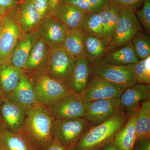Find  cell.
I'll list each match as a JSON object with an SVG mask.
<instances>
[{"label":"cell","instance_id":"obj_41","mask_svg":"<svg viewBox=\"0 0 150 150\" xmlns=\"http://www.w3.org/2000/svg\"><path fill=\"white\" fill-rule=\"evenodd\" d=\"M4 98V96H3L2 94L1 93V92L0 91V107H1V104Z\"/></svg>","mask_w":150,"mask_h":150},{"label":"cell","instance_id":"obj_16","mask_svg":"<svg viewBox=\"0 0 150 150\" xmlns=\"http://www.w3.org/2000/svg\"><path fill=\"white\" fill-rule=\"evenodd\" d=\"M5 97L26 109L37 103L32 81L27 73L23 71L16 88Z\"/></svg>","mask_w":150,"mask_h":150},{"label":"cell","instance_id":"obj_2","mask_svg":"<svg viewBox=\"0 0 150 150\" xmlns=\"http://www.w3.org/2000/svg\"><path fill=\"white\" fill-rule=\"evenodd\" d=\"M128 118L129 116L120 109L112 118L91 127L74 150H97L112 142Z\"/></svg>","mask_w":150,"mask_h":150},{"label":"cell","instance_id":"obj_28","mask_svg":"<svg viewBox=\"0 0 150 150\" xmlns=\"http://www.w3.org/2000/svg\"><path fill=\"white\" fill-rule=\"evenodd\" d=\"M135 132L136 140L150 138V100L143 102L137 110Z\"/></svg>","mask_w":150,"mask_h":150},{"label":"cell","instance_id":"obj_25","mask_svg":"<svg viewBox=\"0 0 150 150\" xmlns=\"http://www.w3.org/2000/svg\"><path fill=\"white\" fill-rule=\"evenodd\" d=\"M121 9L111 3L100 11L103 32V40L108 46L120 17Z\"/></svg>","mask_w":150,"mask_h":150},{"label":"cell","instance_id":"obj_12","mask_svg":"<svg viewBox=\"0 0 150 150\" xmlns=\"http://www.w3.org/2000/svg\"><path fill=\"white\" fill-rule=\"evenodd\" d=\"M40 37L51 50L63 47L68 29L55 16L43 19L38 29Z\"/></svg>","mask_w":150,"mask_h":150},{"label":"cell","instance_id":"obj_5","mask_svg":"<svg viewBox=\"0 0 150 150\" xmlns=\"http://www.w3.org/2000/svg\"><path fill=\"white\" fill-rule=\"evenodd\" d=\"M144 31L135 13L127 9H121L119 20L110 43L108 51L131 43L137 33Z\"/></svg>","mask_w":150,"mask_h":150},{"label":"cell","instance_id":"obj_18","mask_svg":"<svg viewBox=\"0 0 150 150\" xmlns=\"http://www.w3.org/2000/svg\"><path fill=\"white\" fill-rule=\"evenodd\" d=\"M93 74L91 62L87 58L77 59L68 87L73 93L80 94L85 89Z\"/></svg>","mask_w":150,"mask_h":150},{"label":"cell","instance_id":"obj_26","mask_svg":"<svg viewBox=\"0 0 150 150\" xmlns=\"http://www.w3.org/2000/svg\"><path fill=\"white\" fill-rule=\"evenodd\" d=\"M84 31L81 26L68 30L63 47L74 59L86 57L84 51L83 39Z\"/></svg>","mask_w":150,"mask_h":150},{"label":"cell","instance_id":"obj_13","mask_svg":"<svg viewBox=\"0 0 150 150\" xmlns=\"http://www.w3.org/2000/svg\"><path fill=\"white\" fill-rule=\"evenodd\" d=\"M26 109L4 97L0 107V124L14 132L21 131L25 120Z\"/></svg>","mask_w":150,"mask_h":150},{"label":"cell","instance_id":"obj_21","mask_svg":"<svg viewBox=\"0 0 150 150\" xmlns=\"http://www.w3.org/2000/svg\"><path fill=\"white\" fill-rule=\"evenodd\" d=\"M137 110L127 119L126 123L115 135L112 142L117 150H133L136 140L135 123Z\"/></svg>","mask_w":150,"mask_h":150},{"label":"cell","instance_id":"obj_15","mask_svg":"<svg viewBox=\"0 0 150 150\" xmlns=\"http://www.w3.org/2000/svg\"><path fill=\"white\" fill-rule=\"evenodd\" d=\"M119 99L120 109L129 117L143 102L150 100V85L137 83L126 88Z\"/></svg>","mask_w":150,"mask_h":150},{"label":"cell","instance_id":"obj_7","mask_svg":"<svg viewBox=\"0 0 150 150\" xmlns=\"http://www.w3.org/2000/svg\"><path fill=\"white\" fill-rule=\"evenodd\" d=\"M76 60L63 47L50 50L44 71L51 77L68 87Z\"/></svg>","mask_w":150,"mask_h":150},{"label":"cell","instance_id":"obj_11","mask_svg":"<svg viewBox=\"0 0 150 150\" xmlns=\"http://www.w3.org/2000/svg\"><path fill=\"white\" fill-rule=\"evenodd\" d=\"M85 118L94 127L112 118L120 109L119 98L101 99L85 103Z\"/></svg>","mask_w":150,"mask_h":150},{"label":"cell","instance_id":"obj_6","mask_svg":"<svg viewBox=\"0 0 150 150\" xmlns=\"http://www.w3.org/2000/svg\"><path fill=\"white\" fill-rule=\"evenodd\" d=\"M91 64L94 74L116 85L127 88L137 83L134 64L116 66L106 64L101 60Z\"/></svg>","mask_w":150,"mask_h":150},{"label":"cell","instance_id":"obj_29","mask_svg":"<svg viewBox=\"0 0 150 150\" xmlns=\"http://www.w3.org/2000/svg\"><path fill=\"white\" fill-rule=\"evenodd\" d=\"M100 11L86 13L82 22L81 26L85 33L96 35L103 40V28Z\"/></svg>","mask_w":150,"mask_h":150},{"label":"cell","instance_id":"obj_40","mask_svg":"<svg viewBox=\"0 0 150 150\" xmlns=\"http://www.w3.org/2000/svg\"><path fill=\"white\" fill-rule=\"evenodd\" d=\"M97 150H117L113 142H111L103 146Z\"/></svg>","mask_w":150,"mask_h":150},{"label":"cell","instance_id":"obj_38","mask_svg":"<svg viewBox=\"0 0 150 150\" xmlns=\"http://www.w3.org/2000/svg\"><path fill=\"white\" fill-rule=\"evenodd\" d=\"M62 0H49V9L48 17L54 16L56 11Z\"/></svg>","mask_w":150,"mask_h":150},{"label":"cell","instance_id":"obj_30","mask_svg":"<svg viewBox=\"0 0 150 150\" xmlns=\"http://www.w3.org/2000/svg\"><path fill=\"white\" fill-rule=\"evenodd\" d=\"M139 60L150 56V36L144 31L137 33L131 42Z\"/></svg>","mask_w":150,"mask_h":150},{"label":"cell","instance_id":"obj_37","mask_svg":"<svg viewBox=\"0 0 150 150\" xmlns=\"http://www.w3.org/2000/svg\"><path fill=\"white\" fill-rule=\"evenodd\" d=\"M134 149L150 150V138H141L136 140Z\"/></svg>","mask_w":150,"mask_h":150},{"label":"cell","instance_id":"obj_31","mask_svg":"<svg viewBox=\"0 0 150 150\" xmlns=\"http://www.w3.org/2000/svg\"><path fill=\"white\" fill-rule=\"evenodd\" d=\"M62 2L76 6L87 13L99 11L111 4L110 0H62Z\"/></svg>","mask_w":150,"mask_h":150},{"label":"cell","instance_id":"obj_43","mask_svg":"<svg viewBox=\"0 0 150 150\" xmlns=\"http://www.w3.org/2000/svg\"><path fill=\"white\" fill-rule=\"evenodd\" d=\"M133 150H134V149H133Z\"/></svg>","mask_w":150,"mask_h":150},{"label":"cell","instance_id":"obj_33","mask_svg":"<svg viewBox=\"0 0 150 150\" xmlns=\"http://www.w3.org/2000/svg\"><path fill=\"white\" fill-rule=\"evenodd\" d=\"M134 13L144 31L150 35V0H145L142 9Z\"/></svg>","mask_w":150,"mask_h":150},{"label":"cell","instance_id":"obj_35","mask_svg":"<svg viewBox=\"0 0 150 150\" xmlns=\"http://www.w3.org/2000/svg\"><path fill=\"white\" fill-rule=\"evenodd\" d=\"M33 3L42 20L48 17L49 0H33Z\"/></svg>","mask_w":150,"mask_h":150},{"label":"cell","instance_id":"obj_24","mask_svg":"<svg viewBox=\"0 0 150 150\" xmlns=\"http://www.w3.org/2000/svg\"><path fill=\"white\" fill-rule=\"evenodd\" d=\"M22 71L14 67L10 61L0 64V91L4 97L16 88Z\"/></svg>","mask_w":150,"mask_h":150},{"label":"cell","instance_id":"obj_22","mask_svg":"<svg viewBox=\"0 0 150 150\" xmlns=\"http://www.w3.org/2000/svg\"><path fill=\"white\" fill-rule=\"evenodd\" d=\"M86 13L76 6L62 2L54 16L70 30L81 26L83 19Z\"/></svg>","mask_w":150,"mask_h":150},{"label":"cell","instance_id":"obj_17","mask_svg":"<svg viewBox=\"0 0 150 150\" xmlns=\"http://www.w3.org/2000/svg\"><path fill=\"white\" fill-rule=\"evenodd\" d=\"M39 36L38 29L22 34L10 59L14 67L23 71L30 52Z\"/></svg>","mask_w":150,"mask_h":150},{"label":"cell","instance_id":"obj_9","mask_svg":"<svg viewBox=\"0 0 150 150\" xmlns=\"http://www.w3.org/2000/svg\"><path fill=\"white\" fill-rule=\"evenodd\" d=\"M126 89L93 74L85 89L80 95L85 103L98 100L119 98Z\"/></svg>","mask_w":150,"mask_h":150},{"label":"cell","instance_id":"obj_4","mask_svg":"<svg viewBox=\"0 0 150 150\" xmlns=\"http://www.w3.org/2000/svg\"><path fill=\"white\" fill-rule=\"evenodd\" d=\"M91 127L85 118L54 119L52 133L54 139L61 144L70 150H74Z\"/></svg>","mask_w":150,"mask_h":150},{"label":"cell","instance_id":"obj_8","mask_svg":"<svg viewBox=\"0 0 150 150\" xmlns=\"http://www.w3.org/2000/svg\"><path fill=\"white\" fill-rule=\"evenodd\" d=\"M23 33L12 13L0 18V64L10 61L15 47Z\"/></svg>","mask_w":150,"mask_h":150},{"label":"cell","instance_id":"obj_1","mask_svg":"<svg viewBox=\"0 0 150 150\" xmlns=\"http://www.w3.org/2000/svg\"><path fill=\"white\" fill-rule=\"evenodd\" d=\"M54 118L47 106L36 103L26 110L23 126L20 132L37 150H45L54 138L52 125Z\"/></svg>","mask_w":150,"mask_h":150},{"label":"cell","instance_id":"obj_42","mask_svg":"<svg viewBox=\"0 0 150 150\" xmlns=\"http://www.w3.org/2000/svg\"><path fill=\"white\" fill-rule=\"evenodd\" d=\"M1 18V16H0V18Z\"/></svg>","mask_w":150,"mask_h":150},{"label":"cell","instance_id":"obj_19","mask_svg":"<svg viewBox=\"0 0 150 150\" xmlns=\"http://www.w3.org/2000/svg\"><path fill=\"white\" fill-rule=\"evenodd\" d=\"M50 51L43 38L39 36L30 52L23 71L28 74L44 71Z\"/></svg>","mask_w":150,"mask_h":150},{"label":"cell","instance_id":"obj_32","mask_svg":"<svg viewBox=\"0 0 150 150\" xmlns=\"http://www.w3.org/2000/svg\"><path fill=\"white\" fill-rule=\"evenodd\" d=\"M137 83L150 85V56L134 64Z\"/></svg>","mask_w":150,"mask_h":150},{"label":"cell","instance_id":"obj_23","mask_svg":"<svg viewBox=\"0 0 150 150\" xmlns=\"http://www.w3.org/2000/svg\"><path fill=\"white\" fill-rule=\"evenodd\" d=\"M101 60L106 64L116 66L135 64L139 61L131 43L108 51Z\"/></svg>","mask_w":150,"mask_h":150},{"label":"cell","instance_id":"obj_27","mask_svg":"<svg viewBox=\"0 0 150 150\" xmlns=\"http://www.w3.org/2000/svg\"><path fill=\"white\" fill-rule=\"evenodd\" d=\"M83 47L86 58L91 63L101 60L108 51V46L104 40L96 35L85 32Z\"/></svg>","mask_w":150,"mask_h":150},{"label":"cell","instance_id":"obj_14","mask_svg":"<svg viewBox=\"0 0 150 150\" xmlns=\"http://www.w3.org/2000/svg\"><path fill=\"white\" fill-rule=\"evenodd\" d=\"M12 13L23 33L36 30L43 20L34 7L33 0H20Z\"/></svg>","mask_w":150,"mask_h":150},{"label":"cell","instance_id":"obj_34","mask_svg":"<svg viewBox=\"0 0 150 150\" xmlns=\"http://www.w3.org/2000/svg\"><path fill=\"white\" fill-rule=\"evenodd\" d=\"M145 0H110L111 3L121 9L130 10L135 12L144 4Z\"/></svg>","mask_w":150,"mask_h":150},{"label":"cell","instance_id":"obj_36","mask_svg":"<svg viewBox=\"0 0 150 150\" xmlns=\"http://www.w3.org/2000/svg\"><path fill=\"white\" fill-rule=\"evenodd\" d=\"M18 3L16 0H0V16L12 13Z\"/></svg>","mask_w":150,"mask_h":150},{"label":"cell","instance_id":"obj_39","mask_svg":"<svg viewBox=\"0 0 150 150\" xmlns=\"http://www.w3.org/2000/svg\"><path fill=\"white\" fill-rule=\"evenodd\" d=\"M45 150H70L69 149L63 146L60 144V142L54 139V141L51 144L46 148Z\"/></svg>","mask_w":150,"mask_h":150},{"label":"cell","instance_id":"obj_3","mask_svg":"<svg viewBox=\"0 0 150 150\" xmlns=\"http://www.w3.org/2000/svg\"><path fill=\"white\" fill-rule=\"evenodd\" d=\"M28 75L32 82L36 102L44 106L51 105L72 93L67 86L51 77L44 71Z\"/></svg>","mask_w":150,"mask_h":150},{"label":"cell","instance_id":"obj_20","mask_svg":"<svg viewBox=\"0 0 150 150\" xmlns=\"http://www.w3.org/2000/svg\"><path fill=\"white\" fill-rule=\"evenodd\" d=\"M0 150H37L21 132H14L0 124Z\"/></svg>","mask_w":150,"mask_h":150},{"label":"cell","instance_id":"obj_10","mask_svg":"<svg viewBox=\"0 0 150 150\" xmlns=\"http://www.w3.org/2000/svg\"><path fill=\"white\" fill-rule=\"evenodd\" d=\"M47 107L55 119L85 117V103L79 94L71 93Z\"/></svg>","mask_w":150,"mask_h":150}]
</instances>
